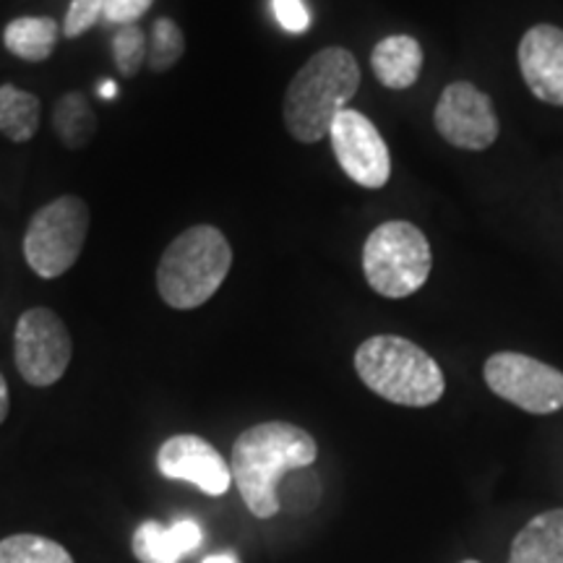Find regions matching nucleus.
I'll list each match as a JSON object with an SVG mask.
<instances>
[{
	"label": "nucleus",
	"mask_w": 563,
	"mask_h": 563,
	"mask_svg": "<svg viewBox=\"0 0 563 563\" xmlns=\"http://www.w3.org/2000/svg\"><path fill=\"white\" fill-rule=\"evenodd\" d=\"M433 121L456 150L483 152L498 139V118L490 97L470 81H454L441 91Z\"/></svg>",
	"instance_id": "1a4fd4ad"
},
{
	"label": "nucleus",
	"mask_w": 563,
	"mask_h": 563,
	"mask_svg": "<svg viewBox=\"0 0 563 563\" xmlns=\"http://www.w3.org/2000/svg\"><path fill=\"white\" fill-rule=\"evenodd\" d=\"M157 467L167 481L194 483L207 496H224L232 483L224 456L209 441L194 433H178L162 443Z\"/></svg>",
	"instance_id": "9b49d317"
},
{
	"label": "nucleus",
	"mask_w": 563,
	"mask_h": 563,
	"mask_svg": "<svg viewBox=\"0 0 563 563\" xmlns=\"http://www.w3.org/2000/svg\"><path fill=\"white\" fill-rule=\"evenodd\" d=\"M146 40H150V45H146V66L157 70V74L170 70L175 63L186 55V37H183V30L167 16L154 19L150 37Z\"/></svg>",
	"instance_id": "aec40b11"
},
{
	"label": "nucleus",
	"mask_w": 563,
	"mask_h": 563,
	"mask_svg": "<svg viewBox=\"0 0 563 563\" xmlns=\"http://www.w3.org/2000/svg\"><path fill=\"white\" fill-rule=\"evenodd\" d=\"M11 410V397H9V384H5L3 373H0V426H3L5 418H9Z\"/></svg>",
	"instance_id": "393cba45"
},
{
	"label": "nucleus",
	"mask_w": 563,
	"mask_h": 563,
	"mask_svg": "<svg viewBox=\"0 0 563 563\" xmlns=\"http://www.w3.org/2000/svg\"><path fill=\"white\" fill-rule=\"evenodd\" d=\"M509 563H563V509L530 519L514 538Z\"/></svg>",
	"instance_id": "2eb2a0df"
},
{
	"label": "nucleus",
	"mask_w": 563,
	"mask_h": 563,
	"mask_svg": "<svg viewBox=\"0 0 563 563\" xmlns=\"http://www.w3.org/2000/svg\"><path fill=\"white\" fill-rule=\"evenodd\" d=\"M519 70L540 102L563 108V30L538 24L519 42Z\"/></svg>",
	"instance_id": "f8f14e48"
},
{
	"label": "nucleus",
	"mask_w": 563,
	"mask_h": 563,
	"mask_svg": "<svg viewBox=\"0 0 563 563\" xmlns=\"http://www.w3.org/2000/svg\"><path fill=\"white\" fill-rule=\"evenodd\" d=\"M485 384L496 397L532 415H551L563 407V373L522 352H496L485 361Z\"/></svg>",
	"instance_id": "6e6552de"
},
{
	"label": "nucleus",
	"mask_w": 563,
	"mask_h": 563,
	"mask_svg": "<svg viewBox=\"0 0 563 563\" xmlns=\"http://www.w3.org/2000/svg\"><path fill=\"white\" fill-rule=\"evenodd\" d=\"M152 3L154 0H108V3H104V21L121 26L136 24V21L152 9Z\"/></svg>",
	"instance_id": "b1692460"
},
{
	"label": "nucleus",
	"mask_w": 563,
	"mask_h": 563,
	"mask_svg": "<svg viewBox=\"0 0 563 563\" xmlns=\"http://www.w3.org/2000/svg\"><path fill=\"white\" fill-rule=\"evenodd\" d=\"M274 16L287 32L300 34L311 26V13H308L302 0H272Z\"/></svg>",
	"instance_id": "5701e85b"
},
{
	"label": "nucleus",
	"mask_w": 563,
	"mask_h": 563,
	"mask_svg": "<svg viewBox=\"0 0 563 563\" xmlns=\"http://www.w3.org/2000/svg\"><path fill=\"white\" fill-rule=\"evenodd\" d=\"M201 563H241V561H238L235 553H214V555H207Z\"/></svg>",
	"instance_id": "a878e982"
},
{
	"label": "nucleus",
	"mask_w": 563,
	"mask_h": 563,
	"mask_svg": "<svg viewBox=\"0 0 563 563\" xmlns=\"http://www.w3.org/2000/svg\"><path fill=\"white\" fill-rule=\"evenodd\" d=\"M89 232V207L79 196H60L34 211L24 232V258L42 279H58L79 262Z\"/></svg>",
	"instance_id": "423d86ee"
},
{
	"label": "nucleus",
	"mask_w": 563,
	"mask_h": 563,
	"mask_svg": "<svg viewBox=\"0 0 563 563\" xmlns=\"http://www.w3.org/2000/svg\"><path fill=\"white\" fill-rule=\"evenodd\" d=\"M232 266V249L214 224H194L167 245L157 264V292L175 311H194L214 298Z\"/></svg>",
	"instance_id": "7ed1b4c3"
},
{
	"label": "nucleus",
	"mask_w": 563,
	"mask_h": 563,
	"mask_svg": "<svg viewBox=\"0 0 563 563\" xmlns=\"http://www.w3.org/2000/svg\"><path fill=\"white\" fill-rule=\"evenodd\" d=\"M60 40L58 21L51 16H19L3 30V45L26 63L47 60Z\"/></svg>",
	"instance_id": "dca6fc26"
},
{
	"label": "nucleus",
	"mask_w": 563,
	"mask_h": 563,
	"mask_svg": "<svg viewBox=\"0 0 563 563\" xmlns=\"http://www.w3.org/2000/svg\"><path fill=\"white\" fill-rule=\"evenodd\" d=\"M433 253L428 238L412 222L391 220L371 232L363 249V272L371 290L402 300L431 277Z\"/></svg>",
	"instance_id": "39448f33"
},
{
	"label": "nucleus",
	"mask_w": 563,
	"mask_h": 563,
	"mask_svg": "<svg viewBox=\"0 0 563 563\" xmlns=\"http://www.w3.org/2000/svg\"><path fill=\"white\" fill-rule=\"evenodd\" d=\"M201 543V525L194 519H178L170 527L159 522L139 525L131 548L139 563H180L186 555L199 551Z\"/></svg>",
	"instance_id": "ddd939ff"
},
{
	"label": "nucleus",
	"mask_w": 563,
	"mask_h": 563,
	"mask_svg": "<svg viewBox=\"0 0 563 563\" xmlns=\"http://www.w3.org/2000/svg\"><path fill=\"white\" fill-rule=\"evenodd\" d=\"M361 87V66L344 47H323L292 76L285 91V129L300 144H316Z\"/></svg>",
	"instance_id": "f03ea898"
},
{
	"label": "nucleus",
	"mask_w": 563,
	"mask_h": 563,
	"mask_svg": "<svg viewBox=\"0 0 563 563\" xmlns=\"http://www.w3.org/2000/svg\"><path fill=\"white\" fill-rule=\"evenodd\" d=\"M40 97L32 91L3 84L0 87V133L5 139L26 144L40 131Z\"/></svg>",
	"instance_id": "a211bd4d"
},
{
	"label": "nucleus",
	"mask_w": 563,
	"mask_h": 563,
	"mask_svg": "<svg viewBox=\"0 0 563 563\" xmlns=\"http://www.w3.org/2000/svg\"><path fill=\"white\" fill-rule=\"evenodd\" d=\"M319 456L313 435L292 422H258L238 435L230 456L232 483L243 504L258 519H272L282 509L277 485L287 473L311 467Z\"/></svg>",
	"instance_id": "f257e3e1"
},
{
	"label": "nucleus",
	"mask_w": 563,
	"mask_h": 563,
	"mask_svg": "<svg viewBox=\"0 0 563 563\" xmlns=\"http://www.w3.org/2000/svg\"><path fill=\"white\" fill-rule=\"evenodd\" d=\"M146 45H150V40L139 24L121 26L112 37V60H115L118 74H123L125 79L136 76L144 68Z\"/></svg>",
	"instance_id": "412c9836"
},
{
	"label": "nucleus",
	"mask_w": 563,
	"mask_h": 563,
	"mask_svg": "<svg viewBox=\"0 0 563 563\" xmlns=\"http://www.w3.org/2000/svg\"><path fill=\"white\" fill-rule=\"evenodd\" d=\"M53 131L66 150H84L97 133V112L81 91H66L53 108Z\"/></svg>",
	"instance_id": "f3484780"
},
{
	"label": "nucleus",
	"mask_w": 563,
	"mask_h": 563,
	"mask_svg": "<svg viewBox=\"0 0 563 563\" xmlns=\"http://www.w3.org/2000/svg\"><path fill=\"white\" fill-rule=\"evenodd\" d=\"M104 3L108 0H70L66 19H63V34L68 40L87 34L104 19Z\"/></svg>",
	"instance_id": "4be33fe9"
},
{
	"label": "nucleus",
	"mask_w": 563,
	"mask_h": 563,
	"mask_svg": "<svg viewBox=\"0 0 563 563\" xmlns=\"http://www.w3.org/2000/svg\"><path fill=\"white\" fill-rule=\"evenodd\" d=\"M0 563H74L60 543L42 534H11L0 540Z\"/></svg>",
	"instance_id": "6ab92c4d"
},
{
	"label": "nucleus",
	"mask_w": 563,
	"mask_h": 563,
	"mask_svg": "<svg viewBox=\"0 0 563 563\" xmlns=\"http://www.w3.org/2000/svg\"><path fill=\"white\" fill-rule=\"evenodd\" d=\"M118 95V84L115 81H102L100 84V97L102 100H115Z\"/></svg>",
	"instance_id": "bb28decb"
},
{
	"label": "nucleus",
	"mask_w": 563,
	"mask_h": 563,
	"mask_svg": "<svg viewBox=\"0 0 563 563\" xmlns=\"http://www.w3.org/2000/svg\"><path fill=\"white\" fill-rule=\"evenodd\" d=\"M329 139H332L336 162L350 180L373 191L386 186L391 175L389 146L363 112L344 108L334 118Z\"/></svg>",
	"instance_id": "9d476101"
},
{
	"label": "nucleus",
	"mask_w": 563,
	"mask_h": 563,
	"mask_svg": "<svg viewBox=\"0 0 563 563\" xmlns=\"http://www.w3.org/2000/svg\"><path fill=\"white\" fill-rule=\"evenodd\" d=\"M462 563H481V561H473V559H470V561H462Z\"/></svg>",
	"instance_id": "cd10ccee"
},
{
	"label": "nucleus",
	"mask_w": 563,
	"mask_h": 563,
	"mask_svg": "<svg viewBox=\"0 0 563 563\" xmlns=\"http://www.w3.org/2000/svg\"><path fill=\"white\" fill-rule=\"evenodd\" d=\"M70 355L74 342L58 313L37 306L19 316L13 332V357L26 384L37 389L58 384L66 376Z\"/></svg>",
	"instance_id": "0eeeda50"
},
{
	"label": "nucleus",
	"mask_w": 563,
	"mask_h": 563,
	"mask_svg": "<svg viewBox=\"0 0 563 563\" xmlns=\"http://www.w3.org/2000/svg\"><path fill=\"white\" fill-rule=\"evenodd\" d=\"M371 66L386 89H410L422 70V47L407 34H391L373 47Z\"/></svg>",
	"instance_id": "4468645a"
},
{
	"label": "nucleus",
	"mask_w": 563,
	"mask_h": 563,
	"mask_svg": "<svg viewBox=\"0 0 563 563\" xmlns=\"http://www.w3.org/2000/svg\"><path fill=\"white\" fill-rule=\"evenodd\" d=\"M355 371L373 394L391 405L431 407L446 389L439 363L405 336L378 334L365 340L355 352Z\"/></svg>",
	"instance_id": "20e7f679"
}]
</instances>
